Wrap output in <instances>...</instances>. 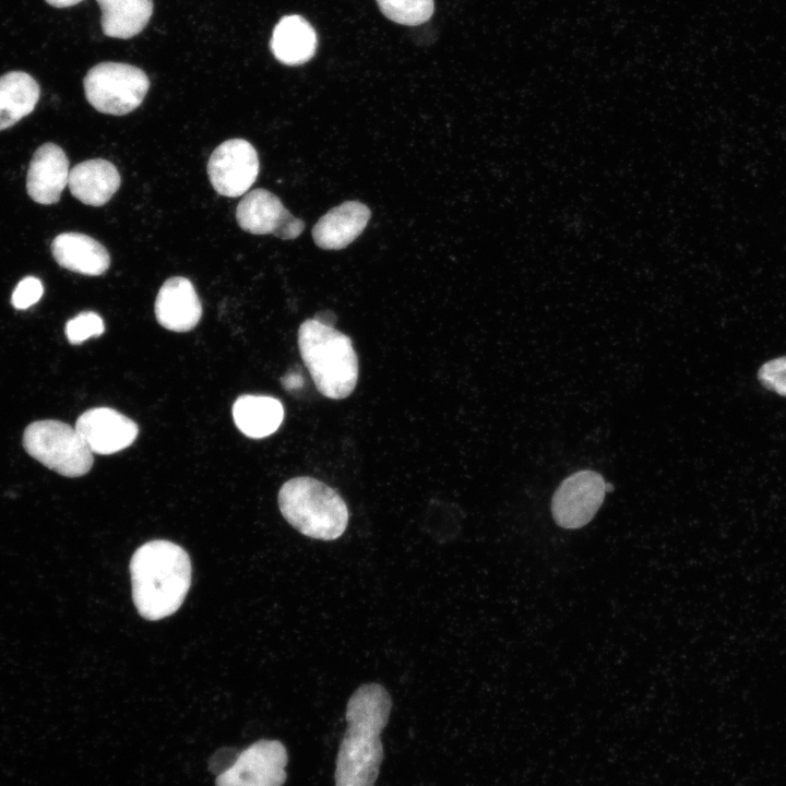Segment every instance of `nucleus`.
Returning <instances> with one entry per match:
<instances>
[{
    "instance_id": "nucleus-5",
    "label": "nucleus",
    "mask_w": 786,
    "mask_h": 786,
    "mask_svg": "<svg viewBox=\"0 0 786 786\" xmlns=\"http://www.w3.org/2000/svg\"><path fill=\"white\" fill-rule=\"evenodd\" d=\"M22 443L29 456L66 477H81L93 466V452L76 429L59 420L29 424Z\"/></svg>"
},
{
    "instance_id": "nucleus-10",
    "label": "nucleus",
    "mask_w": 786,
    "mask_h": 786,
    "mask_svg": "<svg viewBox=\"0 0 786 786\" xmlns=\"http://www.w3.org/2000/svg\"><path fill=\"white\" fill-rule=\"evenodd\" d=\"M240 228L253 235L273 234L281 239H295L305 229V223L293 216L282 201L265 189L245 194L236 209Z\"/></svg>"
},
{
    "instance_id": "nucleus-7",
    "label": "nucleus",
    "mask_w": 786,
    "mask_h": 786,
    "mask_svg": "<svg viewBox=\"0 0 786 786\" xmlns=\"http://www.w3.org/2000/svg\"><path fill=\"white\" fill-rule=\"evenodd\" d=\"M285 746L262 739L240 751L234 764L217 775L216 786H282L287 777Z\"/></svg>"
},
{
    "instance_id": "nucleus-25",
    "label": "nucleus",
    "mask_w": 786,
    "mask_h": 786,
    "mask_svg": "<svg viewBox=\"0 0 786 786\" xmlns=\"http://www.w3.org/2000/svg\"><path fill=\"white\" fill-rule=\"evenodd\" d=\"M239 752L231 748H223L217 750L210 759V770L219 775L229 769L236 761Z\"/></svg>"
},
{
    "instance_id": "nucleus-4",
    "label": "nucleus",
    "mask_w": 786,
    "mask_h": 786,
    "mask_svg": "<svg viewBox=\"0 0 786 786\" xmlns=\"http://www.w3.org/2000/svg\"><path fill=\"white\" fill-rule=\"evenodd\" d=\"M278 505L294 528L314 539H336L348 524V509L343 498L312 477H295L284 483L278 491Z\"/></svg>"
},
{
    "instance_id": "nucleus-6",
    "label": "nucleus",
    "mask_w": 786,
    "mask_h": 786,
    "mask_svg": "<svg viewBox=\"0 0 786 786\" xmlns=\"http://www.w3.org/2000/svg\"><path fill=\"white\" fill-rule=\"evenodd\" d=\"M87 102L99 112L122 116L143 102L150 80L138 67L102 62L91 68L83 81Z\"/></svg>"
},
{
    "instance_id": "nucleus-13",
    "label": "nucleus",
    "mask_w": 786,
    "mask_h": 786,
    "mask_svg": "<svg viewBox=\"0 0 786 786\" xmlns=\"http://www.w3.org/2000/svg\"><path fill=\"white\" fill-rule=\"evenodd\" d=\"M201 315V301L188 278L175 276L164 282L155 300V317L163 327L188 332L195 327Z\"/></svg>"
},
{
    "instance_id": "nucleus-2",
    "label": "nucleus",
    "mask_w": 786,
    "mask_h": 786,
    "mask_svg": "<svg viewBox=\"0 0 786 786\" xmlns=\"http://www.w3.org/2000/svg\"><path fill=\"white\" fill-rule=\"evenodd\" d=\"M187 551L169 540L143 544L131 557L132 599L139 615L151 621L175 614L191 585Z\"/></svg>"
},
{
    "instance_id": "nucleus-3",
    "label": "nucleus",
    "mask_w": 786,
    "mask_h": 786,
    "mask_svg": "<svg viewBox=\"0 0 786 786\" xmlns=\"http://www.w3.org/2000/svg\"><path fill=\"white\" fill-rule=\"evenodd\" d=\"M298 347L322 395L342 400L353 393L358 380V358L349 336L308 319L298 329Z\"/></svg>"
},
{
    "instance_id": "nucleus-20",
    "label": "nucleus",
    "mask_w": 786,
    "mask_h": 786,
    "mask_svg": "<svg viewBox=\"0 0 786 786\" xmlns=\"http://www.w3.org/2000/svg\"><path fill=\"white\" fill-rule=\"evenodd\" d=\"M102 10V28L106 36L131 38L148 23L153 0H96Z\"/></svg>"
},
{
    "instance_id": "nucleus-15",
    "label": "nucleus",
    "mask_w": 786,
    "mask_h": 786,
    "mask_svg": "<svg viewBox=\"0 0 786 786\" xmlns=\"http://www.w3.org/2000/svg\"><path fill=\"white\" fill-rule=\"evenodd\" d=\"M51 253L63 269L88 276L104 274L110 265L107 249L81 233L59 234L51 242Z\"/></svg>"
},
{
    "instance_id": "nucleus-9",
    "label": "nucleus",
    "mask_w": 786,
    "mask_h": 786,
    "mask_svg": "<svg viewBox=\"0 0 786 786\" xmlns=\"http://www.w3.org/2000/svg\"><path fill=\"white\" fill-rule=\"evenodd\" d=\"M259 167V157L252 144L243 139H230L211 154L207 174L218 194L236 198L251 188Z\"/></svg>"
},
{
    "instance_id": "nucleus-14",
    "label": "nucleus",
    "mask_w": 786,
    "mask_h": 786,
    "mask_svg": "<svg viewBox=\"0 0 786 786\" xmlns=\"http://www.w3.org/2000/svg\"><path fill=\"white\" fill-rule=\"evenodd\" d=\"M370 217L366 204L346 201L320 217L312 228L313 241L324 250L344 249L364 231Z\"/></svg>"
},
{
    "instance_id": "nucleus-11",
    "label": "nucleus",
    "mask_w": 786,
    "mask_h": 786,
    "mask_svg": "<svg viewBox=\"0 0 786 786\" xmlns=\"http://www.w3.org/2000/svg\"><path fill=\"white\" fill-rule=\"evenodd\" d=\"M93 453L109 455L130 446L138 437V425L109 407H96L84 412L75 427Z\"/></svg>"
},
{
    "instance_id": "nucleus-21",
    "label": "nucleus",
    "mask_w": 786,
    "mask_h": 786,
    "mask_svg": "<svg viewBox=\"0 0 786 786\" xmlns=\"http://www.w3.org/2000/svg\"><path fill=\"white\" fill-rule=\"evenodd\" d=\"M377 3L388 19L403 25L425 23L434 10L433 0H377Z\"/></svg>"
},
{
    "instance_id": "nucleus-19",
    "label": "nucleus",
    "mask_w": 786,
    "mask_h": 786,
    "mask_svg": "<svg viewBox=\"0 0 786 786\" xmlns=\"http://www.w3.org/2000/svg\"><path fill=\"white\" fill-rule=\"evenodd\" d=\"M40 95L37 81L26 72L11 71L0 76V131L29 115Z\"/></svg>"
},
{
    "instance_id": "nucleus-23",
    "label": "nucleus",
    "mask_w": 786,
    "mask_h": 786,
    "mask_svg": "<svg viewBox=\"0 0 786 786\" xmlns=\"http://www.w3.org/2000/svg\"><path fill=\"white\" fill-rule=\"evenodd\" d=\"M758 379L767 390L786 396V356L762 365L758 371Z\"/></svg>"
},
{
    "instance_id": "nucleus-1",
    "label": "nucleus",
    "mask_w": 786,
    "mask_h": 786,
    "mask_svg": "<svg viewBox=\"0 0 786 786\" xmlns=\"http://www.w3.org/2000/svg\"><path fill=\"white\" fill-rule=\"evenodd\" d=\"M392 700L379 683H365L349 698L347 728L336 758L335 786H374L383 760L380 734Z\"/></svg>"
},
{
    "instance_id": "nucleus-28",
    "label": "nucleus",
    "mask_w": 786,
    "mask_h": 786,
    "mask_svg": "<svg viewBox=\"0 0 786 786\" xmlns=\"http://www.w3.org/2000/svg\"><path fill=\"white\" fill-rule=\"evenodd\" d=\"M605 489H606V492H610V491L614 490V486H612L611 484H609V483H606Z\"/></svg>"
},
{
    "instance_id": "nucleus-8",
    "label": "nucleus",
    "mask_w": 786,
    "mask_h": 786,
    "mask_svg": "<svg viewBox=\"0 0 786 786\" xmlns=\"http://www.w3.org/2000/svg\"><path fill=\"white\" fill-rule=\"evenodd\" d=\"M603 476L583 469L567 477L557 488L551 501L556 523L563 528H580L587 524L602 505L606 489Z\"/></svg>"
},
{
    "instance_id": "nucleus-22",
    "label": "nucleus",
    "mask_w": 786,
    "mask_h": 786,
    "mask_svg": "<svg viewBox=\"0 0 786 786\" xmlns=\"http://www.w3.org/2000/svg\"><path fill=\"white\" fill-rule=\"evenodd\" d=\"M104 330L103 319L92 311L81 312L66 324L67 338L73 345L81 344L90 337L100 336Z\"/></svg>"
},
{
    "instance_id": "nucleus-16",
    "label": "nucleus",
    "mask_w": 786,
    "mask_h": 786,
    "mask_svg": "<svg viewBox=\"0 0 786 786\" xmlns=\"http://www.w3.org/2000/svg\"><path fill=\"white\" fill-rule=\"evenodd\" d=\"M121 183L117 167L102 158L75 165L69 174L68 186L72 195L91 206L106 204Z\"/></svg>"
},
{
    "instance_id": "nucleus-24",
    "label": "nucleus",
    "mask_w": 786,
    "mask_h": 786,
    "mask_svg": "<svg viewBox=\"0 0 786 786\" xmlns=\"http://www.w3.org/2000/svg\"><path fill=\"white\" fill-rule=\"evenodd\" d=\"M44 287L41 282L34 277H24L15 287L11 303L15 309L24 310L36 303L43 296Z\"/></svg>"
},
{
    "instance_id": "nucleus-18",
    "label": "nucleus",
    "mask_w": 786,
    "mask_h": 786,
    "mask_svg": "<svg viewBox=\"0 0 786 786\" xmlns=\"http://www.w3.org/2000/svg\"><path fill=\"white\" fill-rule=\"evenodd\" d=\"M237 428L247 437L265 438L274 433L284 418L282 403L271 396L240 395L233 405Z\"/></svg>"
},
{
    "instance_id": "nucleus-17",
    "label": "nucleus",
    "mask_w": 786,
    "mask_h": 786,
    "mask_svg": "<svg viewBox=\"0 0 786 786\" xmlns=\"http://www.w3.org/2000/svg\"><path fill=\"white\" fill-rule=\"evenodd\" d=\"M270 46L279 62L299 66L314 56L317 34L302 16L286 15L275 25Z\"/></svg>"
},
{
    "instance_id": "nucleus-12",
    "label": "nucleus",
    "mask_w": 786,
    "mask_h": 786,
    "mask_svg": "<svg viewBox=\"0 0 786 786\" xmlns=\"http://www.w3.org/2000/svg\"><path fill=\"white\" fill-rule=\"evenodd\" d=\"M69 159L64 151L55 143L40 145L29 163L26 190L31 199L39 204H53L69 182Z\"/></svg>"
},
{
    "instance_id": "nucleus-26",
    "label": "nucleus",
    "mask_w": 786,
    "mask_h": 786,
    "mask_svg": "<svg viewBox=\"0 0 786 786\" xmlns=\"http://www.w3.org/2000/svg\"><path fill=\"white\" fill-rule=\"evenodd\" d=\"M48 4L55 8H68L78 4L83 0H45Z\"/></svg>"
},
{
    "instance_id": "nucleus-27",
    "label": "nucleus",
    "mask_w": 786,
    "mask_h": 786,
    "mask_svg": "<svg viewBox=\"0 0 786 786\" xmlns=\"http://www.w3.org/2000/svg\"><path fill=\"white\" fill-rule=\"evenodd\" d=\"M321 313L323 314V317L318 313L313 319L325 325L333 326L335 320H332V318H335L334 313L331 311H323Z\"/></svg>"
}]
</instances>
